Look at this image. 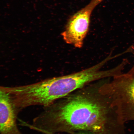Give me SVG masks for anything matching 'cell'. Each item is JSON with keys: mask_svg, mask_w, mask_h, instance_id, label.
Returning a JSON list of instances; mask_svg holds the SVG:
<instances>
[{"mask_svg": "<svg viewBox=\"0 0 134 134\" xmlns=\"http://www.w3.org/2000/svg\"><path fill=\"white\" fill-rule=\"evenodd\" d=\"M103 79L44 107L30 128L45 134H72L80 131L92 134H124L125 124L113 99L102 87Z\"/></svg>", "mask_w": 134, "mask_h": 134, "instance_id": "cell-1", "label": "cell"}, {"mask_svg": "<svg viewBox=\"0 0 134 134\" xmlns=\"http://www.w3.org/2000/svg\"><path fill=\"white\" fill-rule=\"evenodd\" d=\"M106 63L104 59L77 72L43 80L38 88L40 98L44 104L49 105L93 82L110 77L111 70H100Z\"/></svg>", "mask_w": 134, "mask_h": 134, "instance_id": "cell-2", "label": "cell"}, {"mask_svg": "<svg viewBox=\"0 0 134 134\" xmlns=\"http://www.w3.org/2000/svg\"><path fill=\"white\" fill-rule=\"evenodd\" d=\"M103 87L113 99L122 121H134V61L128 71L105 81Z\"/></svg>", "mask_w": 134, "mask_h": 134, "instance_id": "cell-3", "label": "cell"}, {"mask_svg": "<svg viewBox=\"0 0 134 134\" xmlns=\"http://www.w3.org/2000/svg\"><path fill=\"white\" fill-rule=\"evenodd\" d=\"M103 1L92 0L85 7L69 18L61 34L65 42L77 48L83 47L84 40L89 29L92 13Z\"/></svg>", "mask_w": 134, "mask_h": 134, "instance_id": "cell-4", "label": "cell"}, {"mask_svg": "<svg viewBox=\"0 0 134 134\" xmlns=\"http://www.w3.org/2000/svg\"><path fill=\"white\" fill-rule=\"evenodd\" d=\"M18 115L8 94L0 86V134H22L17 125Z\"/></svg>", "mask_w": 134, "mask_h": 134, "instance_id": "cell-5", "label": "cell"}, {"mask_svg": "<svg viewBox=\"0 0 134 134\" xmlns=\"http://www.w3.org/2000/svg\"><path fill=\"white\" fill-rule=\"evenodd\" d=\"M72 134H92L90 133H89V132H83V131H80V132H75V133H74Z\"/></svg>", "mask_w": 134, "mask_h": 134, "instance_id": "cell-6", "label": "cell"}]
</instances>
